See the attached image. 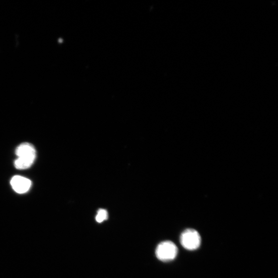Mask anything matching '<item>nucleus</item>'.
<instances>
[{
  "label": "nucleus",
  "instance_id": "2",
  "mask_svg": "<svg viewBox=\"0 0 278 278\" xmlns=\"http://www.w3.org/2000/svg\"><path fill=\"white\" fill-rule=\"evenodd\" d=\"M177 254V247L171 241H165L160 243L156 250L157 258L163 262L173 260Z\"/></svg>",
  "mask_w": 278,
  "mask_h": 278
},
{
  "label": "nucleus",
  "instance_id": "4",
  "mask_svg": "<svg viewBox=\"0 0 278 278\" xmlns=\"http://www.w3.org/2000/svg\"><path fill=\"white\" fill-rule=\"evenodd\" d=\"M13 190L17 193H26L30 188L31 182L29 179L20 176H13L10 181Z\"/></svg>",
  "mask_w": 278,
  "mask_h": 278
},
{
  "label": "nucleus",
  "instance_id": "3",
  "mask_svg": "<svg viewBox=\"0 0 278 278\" xmlns=\"http://www.w3.org/2000/svg\"><path fill=\"white\" fill-rule=\"evenodd\" d=\"M181 243L185 249L195 251L200 248L201 238L197 231L192 229H188L181 235Z\"/></svg>",
  "mask_w": 278,
  "mask_h": 278
},
{
  "label": "nucleus",
  "instance_id": "5",
  "mask_svg": "<svg viewBox=\"0 0 278 278\" xmlns=\"http://www.w3.org/2000/svg\"><path fill=\"white\" fill-rule=\"evenodd\" d=\"M108 215L107 211L105 209H100L97 211L95 220L97 222L101 223L108 219Z\"/></svg>",
  "mask_w": 278,
  "mask_h": 278
},
{
  "label": "nucleus",
  "instance_id": "1",
  "mask_svg": "<svg viewBox=\"0 0 278 278\" xmlns=\"http://www.w3.org/2000/svg\"><path fill=\"white\" fill-rule=\"evenodd\" d=\"M15 154L18 158L14 161V167L19 170L30 168L33 164L36 157L34 146L28 143L19 145L15 150Z\"/></svg>",
  "mask_w": 278,
  "mask_h": 278
}]
</instances>
